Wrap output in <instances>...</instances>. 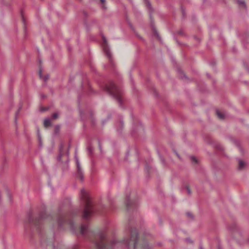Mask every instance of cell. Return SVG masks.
I'll list each match as a JSON object with an SVG mask.
<instances>
[{"label":"cell","mask_w":249,"mask_h":249,"mask_svg":"<svg viewBox=\"0 0 249 249\" xmlns=\"http://www.w3.org/2000/svg\"><path fill=\"white\" fill-rule=\"evenodd\" d=\"M191 159L195 163H199V160H198V159L196 158V157L193 156V157H191Z\"/></svg>","instance_id":"obj_6"},{"label":"cell","mask_w":249,"mask_h":249,"mask_svg":"<svg viewBox=\"0 0 249 249\" xmlns=\"http://www.w3.org/2000/svg\"><path fill=\"white\" fill-rule=\"evenodd\" d=\"M138 233L136 230H133V232L132 233L131 241L129 243V246L131 248H135L138 241Z\"/></svg>","instance_id":"obj_2"},{"label":"cell","mask_w":249,"mask_h":249,"mask_svg":"<svg viewBox=\"0 0 249 249\" xmlns=\"http://www.w3.org/2000/svg\"><path fill=\"white\" fill-rule=\"evenodd\" d=\"M216 115L217 116V117L221 120H224L225 119L226 116L225 114L221 110H219V109H216Z\"/></svg>","instance_id":"obj_4"},{"label":"cell","mask_w":249,"mask_h":249,"mask_svg":"<svg viewBox=\"0 0 249 249\" xmlns=\"http://www.w3.org/2000/svg\"><path fill=\"white\" fill-rule=\"evenodd\" d=\"M245 166H246V163L244 161H243V160H240L239 162V168L240 169H242L243 168H245Z\"/></svg>","instance_id":"obj_5"},{"label":"cell","mask_w":249,"mask_h":249,"mask_svg":"<svg viewBox=\"0 0 249 249\" xmlns=\"http://www.w3.org/2000/svg\"><path fill=\"white\" fill-rule=\"evenodd\" d=\"M102 46H103V51L104 52L105 54L107 57L109 58H111V52L109 50V46L108 42L107 40L103 37V42H102Z\"/></svg>","instance_id":"obj_3"},{"label":"cell","mask_w":249,"mask_h":249,"mask_svg":"<svg viewBox=\"0 0 249 249\" xmlns=\"http://www.w3.org/2000/svg\"><path fill=\"white\" fill-rule=\"evenodd\" d=\"M104 90L118 102L120 104L123 103V98L121 91L114 82H108L104 86Z\"/></svg>","instance_id":"obj_1"}]
</instances>
